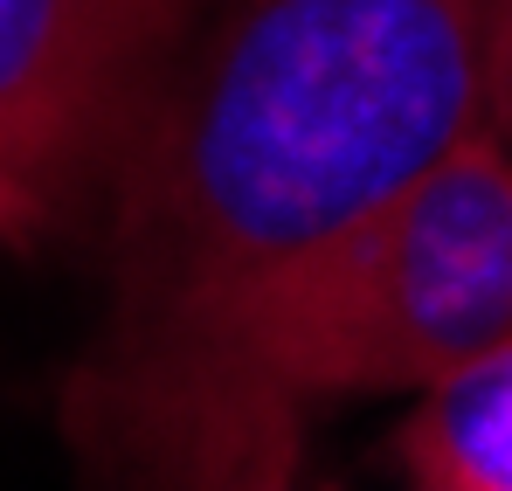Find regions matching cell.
<instances>
[{
	"label": "cell",
	"instance_id": "obj_2",
	"mask_svg": "<svg viewBox=\"0 0 512 491\" xmlns=\"http://www.w3.org/2000/svg\"><path fill=\"white\" fill-rule=\"evenodd\" d=\"M512 332V139L464 132L319 270L270 346V402L423 395Z\"/></svg>",
	"mask_w": 512,
	"mask_h": 491
},
{
	"label": "cell",
	"instance_id": "obj_5",
	"mask_svg": "<svg viewBox=\"0 0 512 491\" xmlns=\"http://www.w3.org/2000/svg\"><path fill=\"white\" fill-rule=\"evenodd\" d=\"M485 125L512 139V0H485Z\"/></svg>",
	"mask_w": 512,
	"mask_h": 491
},
{
	"label": "cell",
	"instance_id": "obj_1",
	"mask_svg": "<svg viewBox=\"0 0 512 491\" xmlns=\"http://www.w3.org/2000/svg\"><path fill=\"white\" fill-rule=\"evenodd\" d=\"M485 125V0H208L97 229L104 312L63 374L90 491L298 471L270 346L319 270Z\"/></svg>",
	"mask_w": 512,
	"mask_h": 491
},
{
	"label": "cell",
	"instance_id": "obj_6",
	"mask_svg": "<svg viewBox=\"0 0 512 491\" xmlns=\"http://www.w3.org/2000/svg\"><path fill=\"white\" fill-rule=\"evenodd\" d=\"M42 243H56L49 222H42V208H35L21 187L0 180V249H21V256H28V249H42Z\"/></svg>",
	"mask_w": 512,
	"mask_h": 491
},
{
	"label": "cell",
	"instance_id": "obj_7",
	"mask_svg": "<svg viewBox=\"0 0 512 491\" xmlns=\"http://www.w3.org/2000/svg\"><path fill=\"white\" fill-rule=\"evenodd\" d=\"M291 478H298V471H263V478L243 485V491H291Z\"/></svg>",
	"mask_w": 512,
	"mask_h": 491
},
{
	"label": "cell",
	"instance_id": "obj_3",
	"mask_svg": "<svg viewBox=\"0 0 512 491\" xmlns=\"http://www.w3.org/2000/svg\"><path fill=\"white\" fill-rule=\"evenodd\" d=\"M208 0H0V180L97 243Z\"/></svg>",
	"mask_w": 512,
	"mask_h": 491
},
{
	"label": "cell",
	"instance_id": "obj_4",
	"mask_svg": "<svg viewBox=\"0 0 512 491\" xmlns=\"http://www.w3.org/2000/svg\"><path fill=\"white\" fill-rule=\"evenodd\" d=\"M395 457L416 491H512V332L429 381Z\"/></svg>",
	"mask_w": 512,
	"mask_h": 491
}]
</instances>
